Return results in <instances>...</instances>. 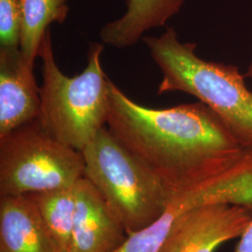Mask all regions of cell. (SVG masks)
I'll return each mask as SVG.
<instances>
[{
    "label": "cell",
    "mask_w": 252,
    "mask_h": 252,
    "mask_svg": "<svg viewBox=\"0 0 252 252\" xmlns=\"http://www.w3.org/2000/svg\"><path fill=\"white\" fill-rule=\"evenodd\" d=\"M84 177L125 225L128 235L162 215L171 194L162 180L103 127L82 151Z\"/></svg>",
    "instance_id": "4"
},
{
    "label": "cell",
    "mask_w": 252,
    "mask_h": 252,
    "mask_svg": "<svg viewBox=\"0 0 252 252\" xmlns=\"http://www.w3.org/2000/svg\"><path fill=\"white\" fill-rule=\"evenodd\" d=\"M76 208L68 252H115L128 234L99 191L82 177L75 184Z\"/></svg>",
    "instance_id": "8"
},
{
    "label": "cell",
    "mask_w": 252,
    "mask_h": 252,
    "mask_svg": "<svg viewBox=\"0 0 252 252\" xmlns=\"http://www.w3.org/2000/svg\"><path fill=\"white\" fill-rule=\"evenodd\" d=\"M183 4L184 0H126V12L102 27L100 39L116 49L134 46L147 31L165 26Z\"/></svg>",
    "instance_id": "11"
},
{
    "label": "cell",
    "mask_w": 252,
    "mask_h": 252,
    "mask_svg": "<svg viewBox=\"0 0 252 252\" xmlns=\"http://www.w3.org/2000/svg\"><path fill=\"white\" fill-rule=\"evenodd\" d=\"M21 12L19 0H0V45L19 47Z\"/></svg>",
    "instance_id": "14"
},
{
    "label": "cell",
    "mask_w": 252,
    "mask_h": 252,
    "mask_svg": "<svg viewBox=\"0 0 252 252\" xmlns=\"http://www.w3.org/2000/svg\"><path fill=\"white\" fill-rule=\"evenodd\" d=\"M142 39L162 74L158 94L182 92L196 97L216 113L238 144L252 147V92L236 65L200 58L196 44L181 42L172 27Z\"/></svg>",
    "instance_id": "2"
},
{
    "label": "cell",
    "mask_w": 252,
    "mask_h": 252,
    "mask_svg": "<svg viewBox=\"0 0 252 252\" xmlns=\"http://www.w3.org/2000/svg\"><path fill=\"white\" fill-rule=\"evenodd\" d=\"M252 219L248 208L225 203L193 207L179 217L159 252H215L239 238Z\"/></svg>",
    "instance_id": "7"
},
{
    "label": "cell",
    "mask_w": 252,
    "mask_h": 252,
    "mask_svg": "<svg viewBox=\"0 0 252 252\" xmlns=\"http://www.w3.org/2000/svg\"><path fill=\"white\" fill-rule=\"evenodd\" d=\"M82 177L81 151L49 135L37 119L0 137V196L65 188Z\"/></svg>",
    "instance_id": "5"
},
{
    "label": "cell",
    "mask_w": 252,
    "mask_h": 252,
    "mask_svg": "<svg viewBox=\"0 0 252 252\" xmlns=\"http://www.w3.org/2000/svg\"><path fill=\"white\" fill-rule=\"evenodd\" d=\"M0 252H60L27 194L0 196Z\"/></svg>",
    "instance_id": "10"
},
{
    "label": "cell",
    "mask_w": 252,
    "mask_h": 252,
    "mask_svg": "<svg viewBox=\"0 0 252 252\" xmlns=\"http://www.w3.org/2000/svg\"><path fill=\"white\" fill-rule=\"evenodd\" d=\"M39 88L34 68L19 47L0 48V137L38 118Z\"/></svg>",
    "instance_id": "9"
},
{
    "label": "cell",
    "mask_w": 252,
    "mask_h": 252,
    "mask_svg": "<svg viewBox=\"0 0 252 252\" xmlns=\"http://www.w3.org/2000/svg\"><path fill=\"white\" fill-rule=\"evenodd\" d=\"M247 76L252 80V61L249 65V68H248V71H247Z\"/></svg>",
    "instance_id": "16"
},
{
    "label": "cell",
    "mask_w": 252,
    "mask_h": 252,
    "mask_svg": "<svg viewBox=\"0 0 252 252\" xmlns=\"http://www.w3.org/2000/svg\"><path fill=\"white\" fill-rule=\"evenodd\" d=\"M225 203L252 209V167L245 160L233 162L216 176L174 192L161 216L130 234L115 252H159L177 219L193 207Z\"/></svg>",
    "instance_id": "6"
},
{
    "label": "cell",
    "mask_w": 252,
    "mask_h": 252,
    "mask_svg": "<svg viewBox=\"0 0 252 252\" xmlns=\"http://www.w3.org/2000/svg\"><path fill=\"white\" fill-rule=\"evenodd\" d=\"M75 184L27 194L35 203L60 252H68L69 250L76 208Z\"/></svg>",
    "instance_id": "13"
},
{
    "label": "cell",
    "mask_w": 252,
    "mask_h": 252,
    "mask_svg": "<svg viewBox=\"0 0 252 252\" xmlns=\"http://www.w3.org/2000/svg\"><path fill=\"white\" fill-rule=\"evenodd\" d=\"M234 252H252V219L243 234L239 236Z\"/></svg>",
    "instance_id": "15"
},
{
    "label": "cell",
    "mask_w": 252,
    "mask_h": 252,
    "mask_svg": "<svg viewBox=\"0 0 252 252\" xmlns=\"http://www.w3.org/2000/svg\"><path fill=\"white\" fill-rule=\"evenodd\" d=\"M107 125L118 141L162 180L171 195L216 176L244 150L204 103L147 108L112 81Z\"/></svg>",
    "instance_id": "1"
},
{
    "label": "cell",
    "mask_w": 252,
    "mask_h": 252,
    "mask_svg": "<svg viewBox=\"0 0 252 252\" xmlns=\"http://www.w3.org/2000/svg\"><path fill=\"white\" fill-rule=\"evenodd\" d=\"M104 44L92 43L83 71L67 77L54 58L51 31L39 47L42 85L38 122L49 135L82 151L107 125L109 81L101 63Z\"/></svg>",
    "instance_id": "3"
},
{
    "label": "cell",
    "mask_w": 252,
    "mask_h": 252,
    "mask_svg": "<svg viewBox=\"0 0 252 252\" xmlns=\"http://www.w3.org/2000/svg\"><path fill=\"white\" fill-rule=\"evenodd\" d=\"M68 0H19L21 30L19 48L27 64L34 68L43 37L53 23L67 17Z\"/></svg>",
    "instance_id": "12"
}]
</instances>
